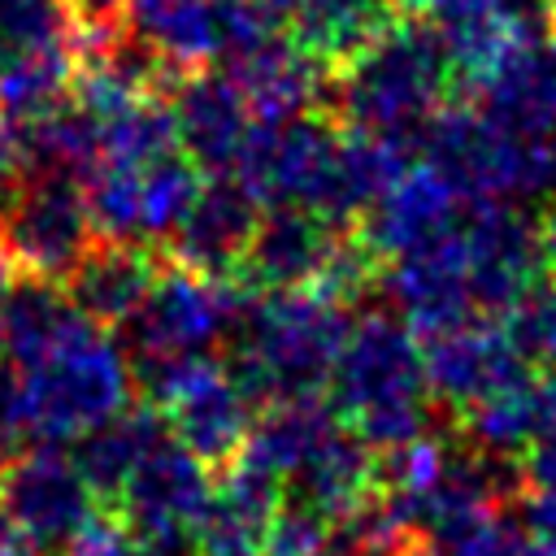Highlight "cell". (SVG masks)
Returning a JSON list of instances; mask_svg holds the SVG:
<instances>
[{
  "instance_id": "1",
  "label": "cell",
  "mask_w": 556,
  "mask_h": 556,
  "mask_svg": "<svg viewBox=\"0 0 556 556\" xmlns=\"http://www.w3.org/2000/svg\"><path fill=\"white\" fill-rule=\"evenodd\" d=\"M348 330L352 317L343 300L321 287L248 295L226 339V369L256 408L313 400L330 387Z\"/></svg>"
},
{
  "instance_id": "2",
  "label": "cell",
  "mask_w": 556,
  "mask_h": 556,
  "mask_svg": "<svg viewBox=\"0 0 556 556\" xmlns=\"http://www.w3.org/2000/svg\"><path fill=\"white\" fill-rule=\"evenodd\" d=\"M326 400L339 421L378 456L430 434L434 400L413 326L395 313H365L352 321Z\"/></svg>"
},
{
  "instance_id": "3",
  "label": "cell",
  "mask_w": 556,
  "mask_h": 556,
  "mask_svg": "<svg viewBox=\"0 0 556 556\" xmlns=\"http://www.w3.org/2000/svg\"><path fill=\"white\" fill-rule=\"evenodd\" d=\"M452 74L456 70L447 61V48L426 17H391L356 56L339 65L330 96L352 130L417 148L426 122L443 104Z\"/></svg>"
},
{
  "instance_id": "4",
  "label": "cell",
  "mask_w": 556,
  "mask_h": 556,
  "mask_svg": "<svg viewBox=\"0 0 556 556\" xmlns=\"http://www.w3.org/2000/svg\"><path fill=\"white\" fill-rule=\"evenodd\" d=\"M417 148L460 204H530L556 195V135L513 130L478 104H439Z\"/></svg>"
},
{
  "instance_id": "5",
  "label": "cell",
  "mask_w": 556,
  "mask_h": 556,
  "mask_svg": "<svg viewBox=\"0 0 556 556\" xmlns=\"http://www.w3.org/2000/svg\"><path fill=\"white\" fill-rule=\"evenodd\" d=\"M35 443H74L83 430L130 408L135 374L126 348L96 321L78 317L35 365L22 369Z\"/></svg>"
},
{
  "instance_id": "6",
  "label": "cell",
  "mask_w": 556,
  "mask_h": 556,
  "mask_svg": "<svg viewBox=\"0 0 556 556\" xmlns=\"http://www.w3.org/2000/svg\"><path fill=\"white\" fill-rule=\"evenodd\" d=\"M243 304V282L169 265L156 274L139 313L122 326V348L130 361H204L230 339Z\"/></svg>"
},
{
  "instance_id": "7",
  "label": "cell",
  "mask_w": 556,
  "mask_h": 556,
  "mask_svg": "<svg viewBox=\"0 0 556 556\" xmlns=\"http://www.w3.org/2000/svg\"><path fill=\"white\" fill-rule=\"evenodd\" d=\"M339 143L343 139L317 113L278 117V122L261 117V122H252L230 174L261 200V208L291 204V208H313V213L330 217Z\"/></svg>"
},
{
  "instance_id": "8",
  "label": "cell",
  "mask_w": 556,
  "mask_h": 556,
  "mask_svg": "<svg viewBox=\"0 0 556 556\" xmlns=\"http://www.w3.org/2000/svg\"><path fill=\"white\" fill-rule=\"evenodd\" d=\"M213 473L208 460H200L191 447H182L174 434H165L126 478L117 504L126 530L156 552L174 556H200L195 552V530L208 517L213 504Z\"/></svg>"
},
{
  "instance_id": "9",
  "label": "cell",
  "mask_w": 556,
  "mask_h": 556,
  "mask_svg": "<svg viewBox=\"0 0 556 556\" xmlns=\"http://www.w3.org/2000/svg\"><path fill=\"white\" fill-rule=\"evenodd\" d=\"M91 243L96 226L83 182L56 174L17 178V191L0 222V252L13 261V269L61 282Z\"/></svg>"
},
{
  "instance_id": "10",
  "label": "cell",
  "mask_w": 556,
  "mask_h": 556,
  "mask_svg": "<svg viewBox=\"0 0 556 556\" xmlns=\"http://www.w3.org/2000/svg\"><path fill=\"white\" fill-rule=\"evenodd\" d=\"M0 508L52 552L96 517V491L61 443H30L0 465Z\"/></svg>"
},
{
  "instance_id": "11",
  "label": "cell",
  "mask_w": 556,
  "mask_h": 556,
  "mask_svg": "<svg viewBox=\"0 0 556 556\" xmlns=\"http://www.w3.org/2000/svg\"><path fill=\"white\" fill-rule=\"evenodd\" d=\"M465 243H469V282L473 304L482 317H508V308L543 282V235L521 213V204H465L460 213Z\"/></svg>"
},
{
  "instance_id": "12",
  "label": "cell",
  "mask_w": 556,
  "mask_h": 556,
  "mask_svg": "<svg viewBox=\"0 0 556 556\" xmlns=\"http://www.w3.org/2000/svg\"><path fill=\"white\" fill-rule=\"evenodd\" d=\"M421 361H426L430 400L439 408H460V413H469L478 400L530 378V365L513 348L508 330L495 326L491 317H469V321L426 334Z\"/></svg>"
},
{
  "instance_id": "13",
  "label": "cell",
  "mask_w": 556,
  "mask_h": 556,
  "mask_svg": "<svg viewBox=\"0 0 556 556\" xmlns=\"http://www.w3.org/2000/svg\"><path fill=\"white\" fill-rule=\"evenodd\" d=\"M382 291L400 308V317L421 334H434V330H447L456 321L482 317L478 304H473V282H469L465 226L456 222L439 239L395 256L382 269Z\"/></svg>"
},
{
  "instance_id": "14",
  "label": "cell",
  "mask_w": 556,
  "mask_h": 556,
  "mask_svg": "<svg viewBox=\"0 0 556 556\" xmlns=\"http://www.w3.org/2000/svg\"><path fill=\"white\" fill-rule=\"evenodd\" d=\"M161 408H165L169 434L208 465H230L256 421L252 417L256 404L243 395V387L230 378L226 361L217 356L191 361L169 387V395L161 400Z\"/></svg>"
},
{
  "instance_id": "15",
  "label": "cell",
  "mask_w": 556,
  "mask_h": 556,
  "mask_svg": "<svg viewBox=\"0 0 556 556\" xmlns=\"http://www.w3.org/2000/svg\"><path fill=\"white\" fill-rule=\"evenodd\" d=\"M348 239L339 222L313 208H269L256 222L248 256L239 265V282L252 291H291V287H321L339 261Z\"/></svg>"
},
{
  "instance_id": "16",
  "label": "cell",
  "mask_w": 556,
  "mask_h": 556,
  "mask_svg": "<svg viewBox=\"0 0 556 556\" xmlns=\"http://www.w3.org/2000/svg\"><path fill=\"white\" fill-rule=\"evenodd\" d=\"M421 9L456 74L478 83L517 43L539 35L543 4L534 0H408Z\"/></svg>"
},
{
  "instance_id": "17",
  "label": "cell",
  "mask_w": 556,
  "mask_h": 556,
  "mask_svg": "<svg viewBox=\"0 0 556 556\" xmlns=\"http://www.w3.org/2000/svg\"><path fill=\"white\" fill-rule=\"evenodd\" d=\"M256 222H261V200L235 174H217L213 182L200 187L187 217L165 243H169L174 265L230 278L248 256Z\"/></svg>"
},
{
  "instance_id": "18",
  "label": "cell",
  "mask_w": 556,
  "mask_h": 556,
  "mask_svg": "<svg viewBox=\"0 0 556 556\" xmlns=\"http://www.w3.org/2000/svg\"><path fill=\"white\" fill-rule=\"evenodd\" d=\"M174 126H178V148L200 165V169H235L243 139L252 130V109L230 74L213 70H191L174 78Z\"/></svg>"
},
{
  "instance_id": "19",
  "label": "cell",
  "mask_w": 556,
  "mask_h": 556,
  "mask_svg": "<svg viewBox=\"0 0 556 556\" xmlns=\"http://www.w3.org/2000/svg\"><path fill=\"white\" fill-rule=\"evenodd\" d=\"M460 213H465V204L447 187L443 174H434L430 165H408L400 174V182L387 187L378 195V204L361 217V243L369 256L395 261V256L439 239L443 230H452L460 222Z\"/></svg>"
},
{
  "instance_id": "20",
  "label": "cell",
  "mask_w": 556,
  "mask_h": 556,
  "mask_svg": "<svg viewBox=\"0 0 556 556\" xmlns=\"http://www.w3.org/2000/svg\"><path fill=\"white\" fill-rule=\"evenodd\" d=\"M226 61H230V78L239 83L248 109L265 122L313 113L330 87L326 61L304 52L287 30L269 35L261 43L235 48V52H226Z\"/></svg>"
},
{
  "instance_id": "21",
  "label": "cell",
  "mask_w": 556,
  "mask_h": 556,
  "mask_svg": "<svg viewBox=\"0 0 556 556\" xmlns=\"http://www.w3.org/2000/svg\"><path fill=\"white\" fill-rule=\"evenodd\" d=\"M156 265L139 243H122V239H96L78 265L61 278L70 304L96 321V326H126L139 304L148 300L152 282H156Z\"/></svg>"
},
{
  "instance_id": "22",
  "label": "cell",
  "mask_w": 556,
  "mask_h": 556,
  "mask_svg": "<svg viewBox=\"0 0 556 556\" xmlns=\"http://www.w3.org/2000/svg\"><path fill=\"white\" fill-rule=\"evenodd\" d=\"M478 109L530 135H556V43L543 35L504 52L478 78Z\"/></svg>"
},
{
  "instance_id": "23",
  "label": "cell",
  "mask_w": 556,
  "mask_h": 556,
  "mask_svg": "<svg viewBox=\"0 0 556 556\" xmlns=\"http://www.w3.org/2000/svg\"><path fill=\"white\" fill-rule=\"evenodd\" d=\"M278 478L265 473L261 465L235 456L226 465V473L217 478L208 517L195 530V552L200 556H230V552H256L265 521L274 517V508L282 504L278 495Z\"/></svg>"
},
{
  "instance_id": "24",
  "label": "cell",
  "mask_w": 556,
  "mask_h": 556,
  "mask_svg": "<svg viewBox=\"0 0 556 556\" xmlns=\"http://www.w3.org/2000/svg\"><path fill=\"white\" fill-rule=\"evenodd\" d=\"M122 13L174 74H191L226 52L217 0H122Z\"/></svg>"
},
{
  "instance_id": "25",
  "label": "cell",
  "mask_w": 556,
  "mask_h": 556,
  "mask_svg": "<svg viewBox=\"0 0 556 556\" xmlns=\"http://www.w3.org/2000/svg\"><path fill=\"white\" fill-rule=\"evenodd\" d=\"M169 434L165 408L156 404H139V408H122L117 417L83 430L74 439V465L87 478V486L96 491V500H117L126 478L135 473V465Z\"/></svg>"
},
{
  "instance_id": "26",
  "label": "cell",
  "mask_w": 556,
  "mask_h": 556,
  "mask_svg": "<svg viewBox=\"0 0 556 556\" xmlns=\"http://www.w3.org/2000/svg\"><path fill=\"white\" fill-rule=\"evenodd\" d=\"M287 482H291L287 495H295V500L313 504L317 513H326L330 521H339L369 500V491L378 482V452L339 426Z\"/></svg>"
},
{
  "instance_id": "27",
  "label": "cell",
  "mask_w": 556,
  "mask_h": 556,
  "mask_svg": "<svg viewBox=\"0 0 556 556\" xmlns=\"http://www.w3.org/2000/svg\"><path fill=\"white\" fill-rule=\"evenodd\" d=\"M339 413L330 408V400L313 395V400H282V404H265V413L252 421L239 456L261 465L265 473H274L278 482H287L334 430H339Z\"/></svg>"
},
{
  "instance_id": "28",
  "label": "cell",
  "mask_w": 556,
  "mask_h": 556,
  "mask_svg": "<svg viewBox=\"0 0 556 556\" xmlns=\"http://www.w3.org/2000/svg\"><path fill=\"white\" fill-rule=\"evenodd\" d=\"M78 317L83 313L70 304L65 287H56L52 278H39V274H22L9 282V291L0 300V352L9 356V365L26 369Z\"/></svg>"
},
{
  "instance_id": "29",
  "label": "cell",
  "mask_w": 556,
  "mask_h": 556,
  "mask_svg": "<svg viewBox=\"0 0 556 556\" xmlns=\"http://www.w3.org/2000/svg\"><path fill=\"white\" fill-rule=\"evenodd\" d=\"M387 22V0H287V35L326 65L356 56Z\"/></svg>"
},
{
  "instance_id": "30",
  "label": "cell",
  "mask_w": 556,
  "mask_h": 556,
  "mask_svg": "<svg viewBox=\"0 0 556 556\" xmlns=\"http://www.w3.org/2000/svg\"><path fill=\"white\" fill-rule=\"evenodd\" d=\"M408 169V148L382 139V135H365L352 130L339 143V165H334V195H330V217L348 222V217H365L378 195L387 187L400 182V174Z\"/></svg>"
},
{
  "instance_id": "31",
  "label": "cell",
  "mask_w": 556,
  "mask_h": 556,
  "mask_svg": "<svg viewBox=\"0 0 556 556\" xmlns=\"http://www.w3.org/2000/svg\"><path fill=\"white\" fill-rule=\"evenodd\" d=\"M74 74H78L74 43L39 48V52H26V56L0 65V117L9 126H26V122L52 113L56 104H65Z\"/></svg>"
},
{
  "instance_id": "32",
  "label": "cell",
  "mask_w": 556,
  "mask_h": 556,
  "mask_svg": "<svg viewBox=\"0 0 556 556\" xmlns=\"http://www.w3.org/2000/svg\"><path fill=\"white\" fill-rule=\"evenodd\" d=\"M100 122V165H122V169H143L178 148V126H174V109L156 96H139L126 100L109 113L96 117Z\"/></svg>"
},
{
  "instance_id": "33",
  "label": "cell",
  "mask_w": 556,
  "mask_h": 556,
  "mask_svg": "<svg viewBox=\"0 0 556 556\" xmlns=\"http://www.w3.org/2000/svg\"><path fill=\"white\" fill-rule=\"evenodd\" d=\"M200 165L187 152H169L139 169V243L169 239L200 195Z\"/></svg>"
},
{
  "instance_id": "34",
  "label": "cell",
  "mask_w": 556,
  "mask_h": 556,
  "mask_svg": "<svg viewBox=\"0 0 556 556\" xmlns=\"http://www.w3.org/2000/svg\"><path fill=\"white\" fill-rule=\"evenodd\" d=\"M534 413H539V382L521 378V382L478 400L465 413V439L495 456H521L534 434Z\"/></svg>"
},
{
  "instance_id": "35",
  "label": "cell",
  "mask_w": 556,
  "mask_h": 556,
  "mask_svg": "<svg viewBox=\"0 0 556 556\" xmlns=\"http://www.w3.org/2000/svg\"><path fill=\"white\" fill-rule=\"evenodd\" d=\"M74 35L78 9L70 0H0V65L39 48L74 43Z\"/></svg>"
},
{
  "instance_id": "36",
  "label": "cell",
  "mask_w": 556,
  "mask_h": 556,
  "mask_svg": "<svg viewBox=\"0 0 556 556\" xmlns=\"http://www.w3.org/2000/svg\"><path fill=\"white\" fill-rule=\"evenodd\" d=\"M508 339L526 365L556 369V282H534L508 308Z\"/></svg>"
},
{
  "instance_id": "37",
  "label": "cell",
  "mask_w": 556,
  "mask_h": 556,
  "mask_svg": "<svg viewBox=\"0 0 556 556\" xmlns=\"http://www.w3.org/2000/svg\"><path fill=\"white\" fill-rule=\"evenodd\" d=\"M443 552L447 556H547L530 534V526L521 521V513H504V504L486 508L465 530H456L443 543Z\"/></svg>"
},
{
  "instance_id": "38",
  "label": "cell",
  "mask_w": 556,
  "mask_h": 556,
  "mask_svg": "<svg viewBox=\"0 0 556 556\" xmlns=\"http://www.w3.org/2000/svg\"><path fill=\"white\" fill-rule=\"evenodd\" d=\"M330 526L334 521L326 513L287 495L261 530V556H317L330 539Z\"/></svg>"
},
{
  "instance_id": "39",
  "label": "cell",
  "mask_w": 556,
  "mask_h": 556,
  "mask_svg": "<svg viewBox=\"0 0 556 556\" xmlns=\"http://www.w3.org/2000/svg\"><path fill=\"white\" fill-rule=\"evenodd\" d=\"M526 482L534 486H556V369L539 382V413H534V434L521 452Z\"/></svg>"
},
{
  "instance_id": "40",
  "label": "cell",
  "mask_w": 556,
  "mask_h": 556,
  "mask_svg": "<svg viewBox=\"0 0 556 556\" xmlns=\"http://www.w3.org/2000/svg\"><path fill=\"white\" fill-rule=\"evenodd\" d=\"M30 443H35V417H30L26 378L17 365L0 361V456H13Z\"/></svg>"
},
{
  "instance_id": "41",
  "label": "cell",
  "mask_w": 556,
  "mask_h": 556,
  "mask_svg": "<svg viewBox=\"0 0 556 556\" xmlns=\"http://www.w3.org/2000/svg\"><path fill=\"white\" fill-rule=\"evenodd\" d=\"M61 556H135V534L126 530V521H100V517H91L61 547Z\"/></svg>"
},
{
  "instance_id": "42",
  "label": "cell",
  "mask_w": 556,
  "mask_h": 556,
  "mask_svg": "<svg viewBox=\"0 0 556 556\" xmlns=\"http://www.w3.org/2000/svg\"><path fill=\"white\" fill-rule=\"evenodd\" d=\"M521 521L530 526L539 547L556 556V486H534L530 495H521Z\"/></svg>"
},
{
  "instance_id": "43",
  "label": "cell",
  "mask_w": 556,
  "mask_h": 556,
  "mask_svg": "<svg viewBox=\"0 0 556 556\" xmlns=\"http://www.w3.org/2000/svg\"><path fill=\"white\" fill-rule=\"evenodd\" d=\"M0 556H43V547L0 508Z\"/></svg>"
},
{
  "instance_id": "44",
  "label": "cell",
  "mask_w": 556,
  "mask_h": 556,
  "mask_svg": "<svg viewBox=\"0 0 556 556\" xmlns=\"http://www.w3.org/2000/svg\"><path fill=\"white\" fill-rule=\"evenodd\" d=\"M0 174H13V178H22L17 174V130L0 117Z\"/></svg>"
},
{
  "instance_id": "45",
  "label": "cell",
  "mask_w": 556,
  "mask_h": 556,
  "mask_svg": "<svg viewBox=\"0 0 556 556\" xmlns=\"http://www.w3.org/2000/svg\"><path fill=\"white\" fill-rule=\"evenodd\" d=\"M539 235H543V256H547V265H556V208L547 213V222L539 226Z\"/></svg>"
},
{
  "instance_id": "46",
  "label": "cell",
  "mask_w": 556,
  "mask_h": 556,
  "mask_svg": "<svg viewBox=\"0 0 556 556\" xmlns=\"http://www.w3.org/2000/svg\"><path fill=\"white\" fill-rule=\"evenodd\" d=\"M9 282H13V261L0 252V300H4V291H9Z\"/></svg>"
},
{
  "instance_id": "47",
  "label": "cell",
  "mask_w": 556,
  "mask_h": 556,
  "mask_svg": "<svg viewBox=\"0 0 556 556\" xmlns=\"http://www.w3.org/2000/svg\"><path fill=\"white\" fill-rule=\"evenodd\" d=\"M404 556H447V552H443V547H434V543H413Z\"/></svg>"
},
{
  "instance_id": "48",
  "label": "cell",
  "mask_w": 556,
  "mask_h": 556,
  "mask_svg": "<svg viewBox=\"0 0 556 556\" xmlns=\"http://www.w3.org/2000/svg\"><path fill=\"white\" fill-rule=\"evenodd\" d=\"M135 556H165V552H152V547H143V543H139V547H135Z\"/></svg>"
},
{
  "instance_id": "49",
  "label": "cell",
  "mask_w": 556,
  "mask_h": 556,
  "mask_svg": "<svg viewBox=\"0 0 556 556\" xmlns=\"http://www.w3.org/2000/svg\"><path fill=\"white\" fill-rule=\"evenodd\" d=\"M230 556H256V552H230Z\"/></svg>"
},
{
  "instance_id": "50",
  "label": "cell",
  "mask_w": 556,
  "mask_h": 556,
  "mask_svg": "<svg viewBox=\"0 0 556 556\" xmlns=\"http://www.w3.org/2000/svg\"><path fill=\"white\" fill-rule=\"evenodd\" d=\"M534 4H556V0H534Z\"/></svg>"
}]
</instances>
